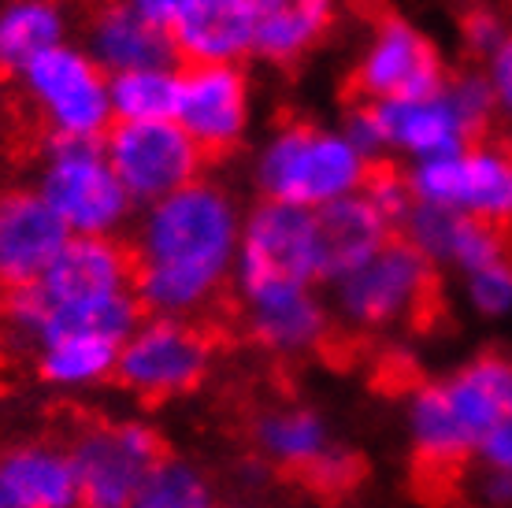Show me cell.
I'll list each match as a JSON object with an SVG mask.
<instances>
[{
  "label": "cell",
  "instance_id": "cell-1",
  "mask_svg": "<svg viewBox=\"0 0 512 508\" xmlns=\"http://www.w3.org/2000/svg\"><path fill=\"white\" fill-rule=\"evenodd\" d=\"M231 197L193 182L153 204L134 249V293L149 316H216L231 305L227 271L238 245Z\"/></svg>",
  "mask_w": 512,
  "mask_h": 508
},
{
  "label": "cell",
  "instance_id": "cell-2",
  "mask_svg": "<svg viewBox=\"0 0 512 508\" xmlns=\"http://www.w3.org/2000/svg\"><path fill=\"white\" fill-rule=\"evenodd\" d=\"M52 416V442L64 449L75 468L78 508L138 505L145 479L171 460L167 442L149 423H119L78 405L56 408Z\"/></svg>",
  "mask_w": 512,
  "mask_h": 508
},
{
  "label": "cell",
  "instance_id": "cell-3",
  "mask_svg": "<svg viewBox=\"0 0 512 508\" xmlns=\"http://www.w3.org/2000/svg\"><path fill=\"white\" fill-rule=\"evenodd\" d=\"M231 342L234 334L212 319L153 316L123 342L112 379L145 408H160L193 394L205 382L212 356Z\"/></svg>",
  "mask_w": 512,
  "mask_h": 508
},
{
  "label": "cell",
  "instance_id": "cell-4",
  "mask_svg": "<svg viewBox=\"0 0 512 508\" xmlns=\"http://www.w3.org/2000/svg\"><path fill=\"white\" fill-rule=\"evenodd\" d=\"M338 308L357 331H379L390 323L431 331L446 308L435 260H427L409 238L394 234L368 264L338 282Z\"/></svg>",
  "mask_w": 512,
  "mask_h": 508
},
{
  "label": "cell",
  "instance_id": "cell-5",
  "mask_svg": "<svg viewBox=\"0 0 512 508\" xmlns=\"http://www.w3.org/2000/svg\"><path fill=\"white\" fill-rule=\"evenodd\" d=\"M368 167L372 160L349 138L294 123L271 138L268 153L260 160V186L268 193V201L297 204L312 212L331 201L353 197L364 186Z\"/></svg>",
  "mask_w": 512,
  "mask_h": 508
},
{
  "label": "cell",
  "instance_id": "cell-6",
  "mask_svg": "<svg viewBox=\"0 0 512 508\" xmlns=\"http://www.w3.org/2000/svg\"><path fill=\"white\" fill-rule=\"evenodd\" d=\"M316 279V219L297 204L264 201L238 238V286L245 297L308 290Z\"/></svg>",
  "mask_w": 512,
  "mask_h": 508
},
{
  "label": "cell",
  "instance_id": "cell-7",
  "mask_svg": "<svg viewBox=\"0 0 512 508\" xmlns=\"http://www.w3.org/2000/svg\"><path fill=\"white\" fill-rule=\"evenodd\" d=\"M41 197L78 238H104L123 223L130 197L97 141L52 138L49 167L41 175Z\"/></svg>",
  "mask_w": 512,
  "mask_h": 508
},
{
  "label": "cell",
  "instance_id": "cell-8",
  "mask_svg": "<svg viewBox=\"0 0 512 508\" xmlns=\"http://www.w3.org/2000/svg\"><path fill=\"white\" fill-rule=\"evenodd\" d=\"M26 89L49 123L52 138L97 141L112 119V97L101 67L90 56L67 49H49L23 71Z\"/></svg>",
  "mask_w": 512,
  "mask_h": 508
},
{
  "label": "cell",
  "instance_id": "cell-9",
  "mask_svg": "<svg viewBox=\"0 0 512 508\" xmlns=\"http://www.w3.org/2000/svg\"><path fill=\"white\" fill-rule=\"evenodd\" d=\"M416 204L483 219L490 227L512 223V153L464 149L446 160H423L409 178Z\"/></svg>",
  "mask_w": 512,
  "mask_h": 508
},
{
  "label": "cell",
  "instance_id": "cell-10",
  "mask_svg": "<svg viewBox=\"0 0 512 508\" xmlns=\"http://www.w3.org/2000/svg\"><path fill=\"white\" fill-rule=\"evenodd\" d=\"M104 156L130 201L141 204H160L193 186L205 160L179 123H119L104 141Z\"/></svg>",
  "mask_w": 512,
  "mask_h": 508
},
{
  "label": "cell",
  "instance_id": "cell-11",
  "mask_svg": "<svg viewBox=\"0 0 512 508\" xmlns=\"http://www.w3.org/2000/svg\"><path fill=\"white\" fill-rule=\"evenodd\" d=\"M442 86L446 82H442V60L435 45L401 19H386L379 26L372 49L364 52L353 75V93L360 97V104L416 101V97L438 93Z\"/></svg>",
  "mask_w": 512,
  "mask_h": 508
},
{
  "label": "cell",
  "instance_id": "cell-12",
  "mask_svg": "<svg viewBox=\"0 0 512 508\" xmlns=\"http://www.w3.org/2000/svg\"><path fill=\"white\" fill-rule=\"evenodd\" d=\"M249 93L234 64H193L186 67L179 89V123L201 156L231 153L245 130Z\"/></svg>",
  "mask_w": 512,
  "mask_h": 508
},
{
  "label": "cell",
  "instance_id": "cell-13",
  "mask_svg": "<svg viewBox=\"0 0 512 508\" xmlns=\"http://www.w3.org/2000/svg\"><path fill=\"white\" fill-rule=\"evenodd\" d=\"M67 242L71 230L41 193H8L0 201V290L38 286Z\"/></svg>",
  "mask_w": 512,
  "mask_h": 508
},
{
  "label": "cell",
  "instance_id": "cell-14",
  "mask_svg": "<svg viewBox=\"0 0 512 508\" xmlns=\"http://www.w3.org/2000/svg\"><path fill=\"white\" fill-rule=\"evenodd\" d=\"M134 249L108 238H71L38 282L49 305H93L134 290Z\"/></svg>",
  "mask_w": 512,
  "mask_h": 508
},
{
  "label": "cell",
  "instance_id": "cell-15",
  "mask_svg": "<svg viewBox=\"0 0 512 508\" xmlns=\"http://www.w3.org/2000/svg\"><path fill=\"white\" fill-rule=\"evenodd\" d=\"M375 115V127L383 134V145H397L412 153L416 160H446L468 149L475 130L461 108L453 104L449 89L442 86L431 97H416V101H383L368 104Z\"/></svg>",
  "mask_w": 512,
  "mask_h": 508
},
{
  "label": "cell",
  "instance_id": "cell-16",
  "mask_svg": "<svg viewBox=\"0 0 512 508\" xmlns=\"http://www.w3.org/2000/svg\"><path fill=\"white\" fill-rule=\"evenodd\" d=\"M312 219H316V279L342 282L394 238V227L364 193L323 204L312 212Z\"/></svg>",
  "mask_w": 512,
  "mask_h": 508
},
{
  "label": "cell",
  "instance_id": "cell-17",
  "mask_svg": "<svg viewBox=\"0 0 512 508\" xmlns=\"http://www.w3.org/2000/svg\"><path fill=\"white\" fill-rule=\"evenodd\" d=\"M238 331L260 349L279 356L320 353L331 338V319L308 290H279L245 297Z\"/></svg>",
  "mask_w": 512,
  "mask_h": 508
},
{
  "label": "cell",
  "instance_id": "cell-18",
  "mask_svg": "<svg viewBox=\"0 0 512 508\" xmlns=\"http://www.w3.org/2000/svg\"><path fill=\"white\" fill-rule=\"evenodd\" d=\"M90 45L93 64L101 71H112V75L175 71V64H179L175 38L149 19H141L123 0H108L104 8H97L90 23Z\"/></svg>",
  "mask_w": 512,
  "mask_h": 508
},
{
  "label": "cell",
  "instance_id": "cell-19",
  "mask_svg": "<svg viewBox=\"0 0 512 508\" xmlns=\"http://www.w3.org/2000/svg\"><path fill=\"white\" fill-rule=\"evenodd\" d=\"M401 230L427 260H449L464 267L468 275L509 256L501 227H490L472 216H457L446 208H431V204H416Z\"/></svg>",
  "mask_w": 512,
  "mask_h": 508
},
{
  "label": "cell",
  "instance_id": "cell-20",
  "mask_svg": "<svg viewBox=\"0 0 512 508\" xmlns=\"http://www.w3.org/2000/svg\"><path fill=\"white\" fill-rule=\"evenodd\" d=\"M171 38L190 67L234 64L256 45V0H197Z\"/></svg>",
  "mask_w": 512,
  "mask_h": 508
},
{
  "label": "cell",
  "instance_id": "cell-21",
  "mask_svg": "<svg viewBox=\"0 0 512 508\" xmlns=\"http://www.w3.org/2000/svg\"><path fill=\"white\" fill-rule=\"evenodd\" d=\"M442 390L461 427L472 434L475 445H483V438L512 412V356H475L468 368L442 382Z\"/></svg>",
  "mask_w": 512,
  "mask_h": 508
},
{
  "label": "cell",
  "instance_id": "cell-22",
  "mask_svg": "<svg viewBox=\"0 0 512 508\" xmlns=\"http://www.w3.org/2000/svg\"><path fill=\"white\" fill-rule=\"evenodd\" d=\"M338 0H256V45L260 56L290 64L327 34Z\"/></svg>",
  "mask_w": 512,
  "mask_h": 508
},
{
  "label": "cell",
  "instance_id": "cell-23",
  "mask_svg": "<svg viewBox=\"0 0 512 508\" xmlns=\"http://www.w3.org/2000/svg\"><path fill=\"white\" fill-rule=\"evenodd\" d=\"M0 468L30 508H75L78 483L71 457L56 442L12 445L0 453Z\"/></svg>",
  "mask_w": 512,
  "mask_h": 508
},
{
  "label": "cell",
  "instance_id": "cell-24",
  "mask_svg": "<svg viewBox=\"0 0 512 508\" xmlns=\"http://www.w3.org/2000/svg\"><path fill=\"white\" fill-rule=\"evenodd\" d=\"M64 12L52 0H12L0 12V71H26L38 56L64 45Z\"/></svg>",
  "mask_w": 512,
  "mask_h": 508
},
{
  "label": "cell",
  "instance_id": "cell-25",
  "mask_svg": "<svg viewBox=\"0 0 512 508\" xmlns=\"http://www.w3.org/2000/svg\"><path fill=\"white\" fill-rule=\"evenodd\" d=\"M182 75L175 71H127L108 82L112 115L119 123H175Z\"/></svg>",
  "mask_w": 512,
  "mask_h": 508
},
{
  "label": "cell",
  "instance_id": "cell-26",
  "mask_svg": "<svg viewBox=\"0 0 512 508\" xmlns=\"http://www.w3.org/2000/svg\"><path fill=\"white\" fill-rule=\"evenodd\" d=\"M123 342H112L104 334H64L41 349L38 375L56 386H75V382H93L116 371Z\"/></svg>",
  "mask_w": 512,
  "mask_h": 508
},
{
  "label": "cell",
  "instance_id": "cell-27",
  "mask_svg": "<svg viewBox=\"0 0 512 508\" xmlns=\"http://www.w3.org/2000/svg\"><path fill=\"white\" fill-rule=\"evenodd\" d=\"M290 486H297L301 494L316 497L323 505H346L349 497L357 494L360 486L368 483V460L360 457L357 449H342V445H327L320 457L308 460L305 468L294 471Z\"/></svg>",
  "mask_w": 512,
  "mask_h": 508
},
{
  "label": "cell",
  "instance_id": "cell-28",
  "mask_svg": "<svg viewBox=\"0 0 512 508\" xmlns=\"http://www.w3.org/2000/svg\"><path fill=\"white\" fill-rule=\"evenodd\" d=\"M138 508H216V497L201 471L171 457L145 479Z\"/></svg>",
  "mask_w": 512,
  "mask_h": 508
},
{
  "label": "cell",
  "instance_id": "cell-29",
  "mask_svg": "<svg viewBox=\"0 0 512 508\" xmlns=\"http://www.w3.org/2000/svg\"><path fill=\"white\" fill-rule=\"evenodd\" d=\"M368 382H372L375 394L383 397H401V394H416L423 386L420 368L409 353L401 349H372L368 356Z\"/></svg>",
  "mask_w": 512,
  "mask_h": 508
},
{
  "label": "cell",
  "instance_id": "cell-30",
  "mask_svg": "<svg viewBox=\"0 0 512 508\" xmlns=\"http://www.w3.org/2000/svg\"><path fill=\"white\" fill-rule=\"evenodd\" d=\"M468 297L479 312L487 316H501L512 308V260H498L490 267H479L468 275Z\"/></svg>",
  "mask_w": 512,
  "mask_h": 508
},
{
  "label": "cell",
  "instance_id": "cell-31",
  "mask_svg": "<svg viewBox=\"0 0 512 508\" xmlns=\"http://www.w3.org/2000/svg\"><path fill=\"white\" fill-rule=\"evenodd\" d=\"M487 60H490L487 82H490V93H494V104L512 115V34H505V41L490 52Z\"/></svg>",
  "mask_w": 512,
  "mask_h": 508
},
{
  "label": "cell",
  "instance_id": "cell-32",
  "mask_svg": "<svg viewBox=\"0 0 512 508\" xmlns=\"http://www.w3.org/2000/svg\"><path fill=\"white\" fill-rule=\"evenodd\" d=\"M123 4H130L141 19L156 23L160 30H167V34H171V30H175V26H179L182 19L197 8V0H123Z\"/></svg>",
  "mask_w": 512,
  "mask_h": 508
},
{
  "label": "cell",
  "instance_id": "cell-33",
  "mask_svg": "<svg viewBox=\"0 0 512 508\" xmlns=\"http://www.w3.org/2000/svg\"><path fill=\"white\" fill-rule=\"evenodd\" d=\"M464 34H468V45H472L475 52L490 56V52H494L501 41H505V26H501L498 15L472 12V15H468V23H464Z\"/></svg>",
  "mask_w": 512,
  "mask_h": 508
},
{
  "label": "cell",
  "instance_id": "cell-34",
  "mask_svg": "<svg viewBox=\"0 0 512 508\" xmlns=\"http://www.w3.org/2000/svg\"><path fill=\"white\" fill-rule=\"evenodd\" d=\"M479 453L494 464V471H509L512 475V412L487 434V438H483Z\"/></svg>",
  "mask_w": 512,
  "mask_h": 508
},
{
  "label": "cell",
  "instance_id": "cell-35",
  "mask_svg": "<svg viewBox=\"0 0 512 508\" xmlns=\"http://www.w3.org/2000/svg\"><path fill=\"white\" fill-rule=\"evenodd\" d=\"M490 501H512V475L509 471H494L487 483Z\"/></svg>",
  "mask_w": 512,
  "mask_h": 508
},
{
  "label": "cell",
  "instance_id": "cell-36",
  "mask_svg": "<svg viewBox=\"0 0 512 508\" xmlns=\"http://www.w3.org/2000/svg\"><path fill=\"white\" fill-rule=\"evenodd\" d=\"M0 508H30L23 501V494L12 486V479L4 475V468H0Z\"/></svg>",
  "mask_w": 512,
  "mask_h": 508
},
{
  "label": "cell",
  "instance_id": "cell-37",
  "mask_svg": "<svg viewBox=\"0 0 512 508\" xmlns=\"http://www.w3.org/2000/svg\"><path fill=\"white\" fill-rule=\"evenodd\" d=\"M227 508H260V505H253V501H242V505H227Z\"/></svg>",
  "mask_w": 512,
  "mask_h": 508
}]
</instances>
